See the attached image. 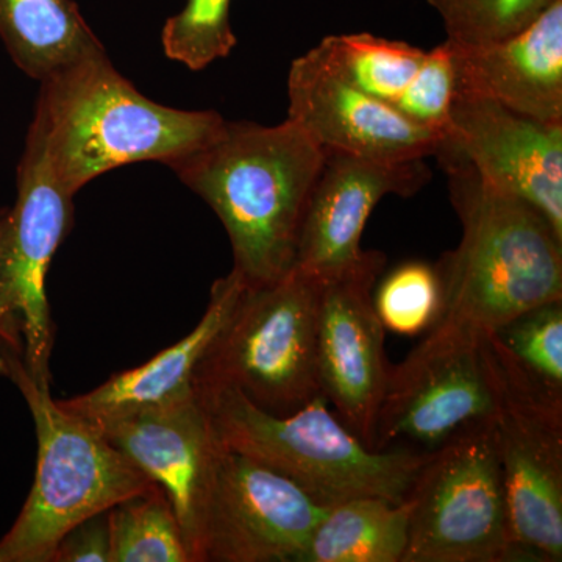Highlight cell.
I'll use <instances>...</instances> for the list:
<instances>
[{
  "mask_svg": "<svg viewBox=\"0 0 562 562\" xmlns=\"http://www.w3.org/2000/svg\"><path fill=\"white\" fill-rule=\"evenodd\" d=\"M171 502L192 562H202V531L222 443L199 397L98 428Z\"/></svg>",
  "mask_w": 562,
  "mask_h": 562,
  "instance_id": "cell-15",
  "label": "cell"
},
{
  "mask_svg": "<svg viewBox=\"0 0 562 562\" xmlns=\"http://www.w3.org/2000/svg\"><path fill=\"white\" fill-rule=\"evenodd\" d=\"M402 562L522 561L513 541L494 419L428 454L414 480Z\"/></svg>",
  "mask_w": 562,
  "mask_h": 562,
  "instance_id": "cell-7",
  "label": "cell"
},
{
  "mask_svg": "<svg viewBox=\"0 0 562 562\" xmlns=\"http://www.w3.org/2000/svg\"><path fill=\"white\" fill-rule=\"evenodd\" d=\"M494 386L482 346L392 366L375 427V449L430 453L462 430L494 419Z\"/></svg>",
  "mask_w": 562,
  "mask_h": 562,
  "instance_id": "cell-16",
  "label": "cell"
},
{
  "mask_svg": "<svg viewBox=\"0 0 562 562\" xmlns=\"http://www.w3.org/2000/svg\"><path fill=\"white\" fill-rule=\"evenodd\" d=\"M247 284L235 269L214 281L205 313L187 336L149 361L114 373L101 386L58 401L66 412L95 428L125 417L198 397L195 376L217 336L231 321Z\"/></svg>",
  "mask_w": 562,
  "mask_h": 562,
  "instance_id": "cell-19",
  "label": "cell"
},
{
  "mask_svg": "<svg viewBox=\"0 0 562 562\" xmlns=\"http://www.w3.org/2000/svg\"><path fill=\"white\" fill-rule=\"evenodd\" d=\"M232 0H188L162 29L165 54L191 70H202L232 54L236 36L231 24Z\"/></svg>",
  "mask_w": 562,
  "mask_h": 562,
  "instance_id": "cell-25",
  "label": "cell"
},
{
  "mask_svg": "<svg viewBox=\"0 0 562 562\" xmlns=\"http://www.w3.org/2000/svg\"><path fill=\"white\" fill-rule=\"evenodd\" d=\"M494 386L495 442L513 541L522 561L562 560V402L536 390L503 357L482 344Z\"/></svg>",
  "mask_w": 562,
  "mask_h": 562,
  "instance_id": "cell-8",
  "label": "cell"
},
{
  "mask_svg": "<svg viewBox=\"0 0 562 562\" xmlns=\"http://www.w3.org/2000/svg\"><path fill=\"white\" fill-rule=\"evenodd\" d=\"M339 76L422 127L442 136L457 94L447 41L424 50L372 33L330 35L317 44Z\"/></svg>",
  "mask_w": 562,
  "mask_h": 562,
  "instance_id": "cell-18",
  "label": "cell"
},
{
  "mask_svg": "<svg viewBox=\"0 0 562 562\" xmlns=\"http://www.w3.org/2000/svg\"><path fill=\"white\" fill-rule=\"evenodd\" d=\"M0 38L40 81L105 52L72 0H0Z\"/></svg>",
  "mask_w": 562,
  "mask_h": 562,
  "instance_id": "cell-20",
  "label": "cell"
},
{
  "mask_svg": "<svg viewBox=\"0 0 562 562\" xmlns=\"http://www.w3.org/2000/svg\"><path fill=\"white\" fill-rule=\"evenodd\" d=\"M33 125L70 194L136 161L172 162L211 143L225 120L216 111L169 109L147 99L105 52L41 81Z\"/></svg>",
  "mask_w": 562,
  "mask_h": 562,
  "instance_id": "cell-3",
  "label": "cell"
},
{
  "mask_svg": "<svg viewBox=\"0 0 562 562\" xmlns=\"http://www.w3.org/2000/svg\"><path fill=\"white\" fill-rule=\"evenodd\" d=\"M430 180L425 160L384 161L325 150L303 216L295 268L321 280L349 271L364 257L362 232L382 199L412 198Z\"/></svg>",
  "mask_w": 562,
  "mask_h": 562,
  "instance_id": "cell-14",
  "label": "cell"
},
{
  "mask_svg": "<svg viewBox=\"0 0 562 562\" xmlns=\"http://www.w3.org/2000/svg\"><path fill=\"white\" fill-rule=\"evenodd\" d=\"M325 150L291 121L228 122L202 149L169 168L217 214L247 286L273 283L295 268L310 195Z\"/></svg>",
  "mask_w": 562,
  "mask_h": 562,
  "instance_id": "cell-2",
  "label": "cell"
},
{
  "mask_svg": "<svg viewBox=\"0 0 562 562\" xmlns=\"http://www.w3.org/2000/svg\"><path fill=\"white\" fill-rule=\"evenodd\" d=\"M109 512L95 514L70 528L58 542L50 562H111Z\"/></svg>",
  "mask_w": 562,
  "mask_h": 562,
  "instance_id": "cell-27",
  "label": "cell"
},
{
  "mask_svg": "<svg viewBox=\"0 0 562 562\" xmlns=\"http://www.w3.org/2000/svg\"><path fill=\"white\" fill-rule=\"evenodd\" d=\"M72 198L52 168L43 135L32 124L18 168L16 203L9 211L7 281L21 322L22 362L43 386H50L55 344L46 279L72 222Z\"/></svg>",
  "mask_w": 562,
  "mask_h": 562,
  "instance_id": "cell-11",
  "label": "cell"
},
{
  "mask_svg": "<svg viewBox=\"0 0 562 562\" xmlns=\"http://www.w3.org/2000/svg\"><path fill=\"white\" fill-rule=\"evenodd\" d=\"M386 257L366 250L362 260L322 280L316 328L321 392L333 412L366 446L375 449V427L390 387L392 366L384 330L372 305V291Z\"/></svg>",
  "mask_w": 562,
  "mask_h": 562,
  "instance_id": "cell-9",
  "label": "cell"
},
{
  "mask_svg": "<svg viewBox=\"0 0 562 562\" xmlns=\"http://www.w3.org/2000/svg\"><path fill=\"white\" fill-rule=\"evenodd\" d=\"M288 121L324 150L384 161L427 160L441 135L366 94L339 76L313 47L292 61Z\"/></svg>",
  "mask_w": 562,
  "mask_h": 562,
  "instance_id": "cell-13",
  "label": "cell"
},
{
  "mask_svg": "<svg viewBox=\"0 0 562 562\" xmlns=\"http://www.w3.org/2000/svg\"><path fill=\"white\" fill-rule=\"evenodd\" d=\"M322 280L294 268L262 286H247L231 321L203 358L198 397L241 392L273 416H288L322 395L316 366Z\"/></svg>",
  "mask_w": 562,
  "mask_h": 562,
  "instance_id": "cell-6",
  "label": "cell"
},
{
  "mask_svg": "<svg viewBox=\"0 0 562 562\" xmlns=\"http://www.w3.org/2000/svg\"><path fill=\"white\" fill-rule=\"evenodd\" d=\"M462 225L438 265L442 308L402 362L471 349L528 310L562 299V238L541 211L492 187L461 162L441 165Z\"/></svg>",
  "mask_w": 562,
  "mask_h": 562,
  "instance_id": "cell-1",
  "label": "cell"
},
{
  "mask_svg": "<svg viewBox=\"0 0 562 562\" xmlns=\"http://www.w3.org/2000/svg\"><path fill=\"white\" fill-rule=\"evenodd\" d=\"M328 508L286 476L222 446L202 531V562H301Z\"/></svg>",
  "mask_w": 562,
  "mask_h": 562,
  "instance_id": "cell-10",
  "label": "cell"
},
{
  "mask_svg": "<svg viewBox=\"0 0 562 562\" xmlns=\"http://www.w3.org/2000/svg\"><path fill=\"white\" fill-rule=\"evenodd\" d=\"M0 373L27 402L38 439L35 482L16 522L0 539V562H50L70 528L157 484L102 431L54 401L50 386L36 383L22 358L0 355Z\"/></svg>",
  "mask_w": 562,
  "mask_h": 562,
  "instance_id": "cell-5",
  "label": "cell"
},
{
  "mask_svg": "<svg viewBox=\"0 0 562 562\" xmlns=\"http://www.w3.org/2000/svg\"><path fill=\"white\" fill-rule=\"evenodd\" d=\"M199 398L225 449L286 476L322 508L355 497L405 502L430 454L406 447L372 450L336 416L324 395L288 416L262 412L235 390Z\"/></svg>",
  "mask_w": 562,
  "mask_h": 562,
  "instance_id": "cell-4",
  "label": "cell"
},
{
  "mask_svg": "<svg viewBox=\"0 0 562 562\" xmlns=\"http://www.w3.org/2000/svg\"><path fill=\"white\" fill-rule=\"evenodd\" d=\"M557 0H428L447 41L483 44L522 32Z\"/></svg>",
  "mask_w": 562,
  "mask_h": 562,
  "instance_id": "cell-26",
  "label": "cell"
},
{
  "mask_svg": "<svg viewBox=\"0 0 562 562\" xmlns=\"http://www.w3.org/2000/svg\"><path fill=\"white\" fill-rule=\"evenodd\" d=\"M409 503L355 497L327 509L301 562H402Z\"/></svg>",
  "mask_w": 562,
  "mask_h": 562,
  "instance_id": "cell-21",
  "label": "cell"
},
{
  "mask_svg": "<svg viewBox=\"0 0 562 562\" xmlns=\"http://www.w3.org/2000/svg\"><path fill=\"white\" fill-rule=\"evenodd\" d=\"M372 305L386 331L409 338L430 331L442 308L438 265L408 260L383 271L373 286Z\"/></svg>",
  "mask_w": 562,
  "mask_h": 562,
  "instance_id": "cell-24",
  "label": "cell"
},
{
  "mask_svg": "<svg viewBox=\"0 0 562 562\" xmlns=\"http://www.w3.org/2000/svg\"><path fill=\"white\" fill-rule=\"evenodd\" d=\"M9 211L0 210V355H14L22 358L24 341L20 317L14 310L7 281V232H9Z\"/></svg>",
  "mask_w": 562,
  "mask_h": 562,
  "instance_id": "cell-28",
  "label": "cell"
},
{
  "mask_svg": "<svg viewBox=\"0 0 562 562\" xmlns=\"http://www.w3.org/2000/svg\"><path fill=\"white\" fill-rule=\"evenodd\" d=\"M111 562H192L171 502L161 487L109 512Z\"/></svg>",
  "mask_w": 562,
  "mask_h": 562,
  "instance_id": "cell-22",
  "label": "cell"
},
{
  "mask_svg": "<svg viewBox=\"0 0 562 562\" xmlns=\"http://www.w3.org/2000/svg\"><path fill=\"white\" fill-rule=\"evenodd\" d=\"M490 338L531 386L562 402V299L519 314Z\"/></svg>",
  "mask_w": 562,
  "mask_h": 562,
  "instance_id": "cell-23",
  "label": "cell"
},
{
  "mask_svg": "<svg viewBox=\"0 0 562 562\" xmlns=\"http://www.w3.org/2000/svg\"><path fill=\"white\" fill-rule=\"evenodd\" d=\"M447 44L457 92L497 102L531 120L562 124V0L508 38Z\"/></svg>",
  "mask_w": 562,
  "mask_h": 562,
  "instance_id": "cell-17",
  "label": "cell"
},
{
  "mask_svg": "<svg viewBox=\"0 0 562 562\" xmlns=\"http://www.w3.org/2000/svg\"><path fill=\"white\" fill-rule=\"evenodd\" d=\"M541 211L562 238V124L457 92L435 155Z\"/></svg>",
  "mask_w": 562,
  "mask_h": 562,
  "instance_id": "cell-12",
  "label": "cell"
}]
</instances>
